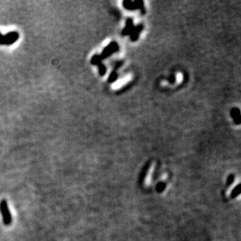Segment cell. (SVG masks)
Wrapping results in <instances>:
<instances>
[{
    "label": "cell",
    "mask_w": 241,
    "mask_h": 241,
    "mask_svg": "<svg viewBox=\"0 0 241 241\" xmlns=\"http://www.w3.org/2000/svg\"><path fill=\"white\" fill-rule=\"evenodd\" d=\"M106 72V69H105V66H104V65H102V64H99V73H100L101 75H103L104 73H105Z\"/></svg>",
    "instance_id": "7c38bea8"
},
{
    "label": "cell",
    "mask_w": 241,
    "mask_h": 241,
    "mask_svg": "<svg viewBox=\"0 0 241 241\" xmlns=\"http://www.w3.org/2000/svg\"><path fill=\"white\" fill-rule=\"evenodd\" d=\"M230 114L236 124H241V112L239 109L233 108L230 112Z\"/></svg>",
    "instance_id": "277c9868"
},
{
    "label": "cell",
    "mask_w": 241,
    "mask_h": 241,
    "mask_svg": "<svg viewBox=\"0 0 241 241\" xmlns=\"http://www.w3.org/2000/svg\"><path fill=\"white\" fill-rule=\"evenodd\" d=\"M166 183H163V182H161V183H159L156 186V190H157L159 193H162V192L164 191V190L166 189Z\"/></svg>",
    "instance_id": "9c48e42d"
},
{
    "label": "cell",
    "mask_w": 241,
    "mask_h": 241,
    "mask_svg": "<svg viewBox=\"0 0 241 241\" xmlns=\"http://www.w3.org/2000/svg\"><path fill=\"white\" fill-rule=\"evenodd\" d=\"M116 78H117V73H115V72H112V74L110 75L109 81V82H113V81H115V80H116Z\"/></svg>",
    "instance_id": "8fae6325"
},
{
    "label": "cell",
    "mask_w": 241,
    "mask_h": 241,
    "mask_svg": "<svg viewBox=\"0 0 241 241\" xmlns=\"http://www.w3.org/2000/svg\"><path fill=\"white\" fill-rule=\"evenodd\" d=\"M234 178H235V177H234V175H233V174H230V175L228 176V178H227L226 184V186H229L230 185L232 184V183H233Z\"/></svg>",
    "instance_id": "30bf717a"
},
{
    "label": "cell",
    "mask_w": 241,
    "mask_h": 241,
    "mask_svg": "<svg viewBox=\"0 0 241 241\" xmlns=\"http://www.w3.org/2000/svg\"><path fill=\"white\" fill-rule=\"evenodd\" d=\"M143 29V25L140 24L137 27L134 28V30L133 31V32L131 33V40L132 41H137L138 39L139 34L141 33V31Z\"/></svg>",
    "instance_id": "8992f818"
},
{
    "label": "cell",
    "mask_w": 241,
    "mask_h": 241,
    "mask_svg": "<svg viewBox=\"0 0 241 241\" xmlns=\"http://www.w3.org/2000/svg\"><path fill=\"white\" fill-rule=\"evenodd\" d=\"M0 212L2 214V220H3V223L5 226H10L13 222V219H12V215L9 212V206H8L7 201L5 199L2 200L0 202Z\"/></svg>",
    "instance_id": "6da1fadb"
},
{
    "label": "cell",
    "mask_w": 241,
    "mask_h": 241,
    "mask_svg": "<svg viewBox=\"0 0 241 241\" xmlns=\"http://www.w3.org/2000/svg\"><path fill=\"white\" fill-rule=\"evenodd\" d=\"M17 39H18V34L17 32L9 34L6 37H2L0 35V43L2 45H10Z\"/></svg>",
    "instance_id": "7a4b0ae2"
},
{
    "label": "cell",
    "mask_w": 241,
    "mask_h": 241,
    "mask_svg": "<svg viewBox=\"0 0 241 241\" xmlns=\"http://www.w3.org/2000/svg\"><path fill=\"white\" fill-rule=\"evenodd\" d=\"M118 49H119V46H118V45H117L116 43H115V42L112 43V44H110L109 45L107 46V47L105 48V49L104 50V52H103V53L102 54V55H100L101 59H102L103 58H105V57L109 56L110 54H112V53L118 51Z\"/></svg>",
    "instance_id": "3957f363"
},
{
    "label": "cell",
    "mask_w": 241,
    "mask_h": 241,
    "mask_svg": "<svg viewBox=\"0 0 241 241\" xmlns=\"http://www.w3.org/2000/svg\"><path fill=\"white\" fill-rule=\"evenodd\" d=\"M240 194H241V183L240 184L237 185V186H236L235 188L232 190L231 194H230V198H231V199H234V198H236V197H237V196H239Z\"/></svg>",
    "instance_id": "52a82bcc"
},
{
    "label": "cell",
    "mask_w": 241,
    "mask_h": 241,
    "mask_svg": "<svg viewBox=\"0 0 241 241\" xmlns=\"http://www.w3.org/2000/svg\"><path fill=\"white\" fill-rule=\"evenodd\" d=\"M134 30V27H133V20L132 19H128L126 20V28L123 29L122 31V35H131V33L133 32V31Z\"/></svg>",
    "instance_id": "5b68a950"
},
{
    "label": "cell",
    "mask_w": 241,
    "mask_h": 241,
    "mask_svg": "<svg viewBox=\"0 0 241 241\" xmlns=\"http://www.w3.org/2000/svg\"><path fill=\"white\" fill-rule=\"evenodd\" d=\"M123 6H124L126 9H130V10L136 9L135 4L133 2H131V1H124L123 2Z\"/></svg>",
    "instance_id": "ba28073f"
}]
</instances>
